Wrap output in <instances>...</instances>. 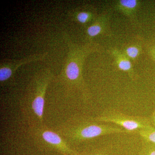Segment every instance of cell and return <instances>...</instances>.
I'll return each mask as SVG.
<instances>
[{
  "label": "cell",
  "instance_id": "cell-10",
  "mask_svg": "<svg viewBox=\"0 0 155 155\" xmlns=\"http://www.w3.org/2000/svg\"><path fill=\"white\" fill-rule=\"evenodd\" d=\"M127 54L131 58H135L137 56L139 53V50L137 48L134 47L128 48L126 50Z\"/></svg>",
  "mask_w": 155,
  "mask_h": 155
},
{
  "label": "cell",
  "instance_id": "cell-14",
  "mask_svg": "<svg viewBox=\"0 0 155 155\" xmlns=\"http://www.w3.org/2000/svg\"><path fill=\"white\" fill-rule=\"evenodd\" d=\"M86 155H102L101 154L99 153H87Z\"/></svg>",
  "mask_w": 155,
  "mask_h": 155
},
{
  "label": "cell",
  "instance_id": "cell-7",
  "mask_svg": "<svg viewBox=\"0 0 155 155\" xmlns=\"http://www.w3.org/2000/svg\"><path fill=\"white\" fill-rule=\"evenodd\" d=\"M101 28L98 25H93L89 27L87 29V33L91 36H96L100 33Z\"/></svg>",
  "mask_w": 155,
  "mask_h": 155
},
{
  "label": "cell",
  "instance_id": "cell-11",
  "mask_svg": "<svg viewBox=\"0 0 155 155\" xmlns=\"http://www.w3.org/2000/svg\"><path fill=\"white\" fill-rule=\"evenodd\" d=\"M89 17V15L86 12H81L78 14L77 16V19L81 23H85L87 22Z\"/></svg>",
  "mask_w": 155,
  "mask_h": 155
},
{
  "label": "cell",
  "instance_id": "cell-4",
  "mask_svg": "<svg viewBox=\"0 0 155 155\" xmlns=\"http://www.w3.org/2000/svg\"><path fill=\"white\" fill-rule=\"evenodd\" d=\"M95 120L98 122L115 123L130 132L153 126L150 120L147 118L128 116L116 111L104 113Z\"/></svg>",
  "mask_w": 155,
  "mask_h": 155
},
{
  "label": "cell",
  "instance_id": "cell-6",
  "mask_svg": "<svg viewBox=\"0 0 155 155\" xmlns=\"http://www.w3.org/2000/svg\"><path fill=\"white\" fill-rule=\"evenodd\" d=\"M138 133L145 140L155 144V128L152 127L138 130Z\"/></svg>",
  "mask_w": 155,
  "mask_h": 155
},
{
  "label": "cell",
  "instance_id": "cell-9",
  "mask_svg": "<svg viewBox=\"0 0 155 155\" xmlns=\"http://www.w3.org/2000/svg\"><path fill=\"white\" fill-rule=\"evenodd\" d=\"M119 68L124 71L129 70L131 67V64L130 61L123 60L120 61L119 64Z\"/></svg>",
  "mask_w": 155,
  "mask_h": 155
},
{
  "label": "cell",
  "instance_id": "cell-2",
  "mask_svg": "<svg viewBox=\"0 0 155 155\" xmlns=\"http://www.w3.org/2000/svg\"><path fill=\"white\" fill-rule=\"evenodd\" d=\"M48 77L40 78L36 80L35 89L23 106L25 114L29 118L30 126L43 125L45 107V97L48 83Z\"/></svg>",
  "mask_w": 155,
  "mask_h": 155
},
{
  "label": "cell",
  "instance_id": "cell-5",
  "mask_svg": "<svg viewBox=\"0 0 155 155\" xmlns=\"http://www.w3.org/2000/svg\"><path fill=\"white\" fill-rule=\"evenodd\" d=\"M66 74L67 79L71 81L77 80L80 75V71L77 64L74 62L69 63L67 66Z\"/></svg>",
  "mask_w": 155,
  "mask_h": 155
},
{
  "label": "cell",
  "instance_id": "cell-13",
  "mask_svg": "<svg viewBox=\"0 0 155 155\" xmlns=\"http://www.w3.org/2000/svg\"><path fill=\"white\" fill-rule=\"evenodd\" d=\"M148 155H155V149L151 150L149 153Z\"/></svg>",
  "mask_w": 155,
  "mask_h": 155
},
{
  "label": "cell",
  "instance_id": "cell-12",
  "mask_svg": "<svg viewBox=\"0 0 155 155\" xmlns=\"http://www.w3.org/2000/svg\"><path fill=\"white\" fill-rule=\"evenodd\" d=\"M151 123L153 125V126L155 128V110L152 116L151 120H150Z\"/></svg>",
  "mask_w": 155,
  "mask_h": 155
},
{
  "label": "cell",
  "instance_id": "cell-1",
  "mask_svg": "<svg viewBox=\"0 0 155 155\" xmlns=\"http://www.w3.org/2000/svg\"><path fill=\"white\" fill-rule=\"evenodd\" d=\"M60 135L67 142L78 143L100 136L114 133H131L120 127L103 125L88 120L70 119L59 128Z\"/></svg>",
  "mask_w": 155,
  "mask_h": 155
},
{
  "label": "cell",
  "instance_id": "cell-8",
  "mask_svg": "<svg viewBox=\"0 0 155 155\" xmlns=\"http://www.w3.org/2000/svg\"><path fill=\"white\" fill-rule=\"evenodd\" d=\"M120 3L122 6L128 8H133L137 5L136 1L134 0H126V1H121Z\"/></svg>",
  "mask_w": 155,
  "mask_h": 155
},
{
  "label": "cell",
  "instance_id": "cell-3",
  "mask_svg": "<svg viewBox=\"0 0 155 155\" xmlns=\"http://www.w3.org/2000/svg\"><path fill=\"white\" fill-rule=\"evenodd\" d=\"M30 133L35 141L57 151L63 155H80L71 148L61 135L50 130L44 124L30 126Z\"/></svg>",
  "mask_w": 155,
  "mask_h": 155
}]
</instances>
